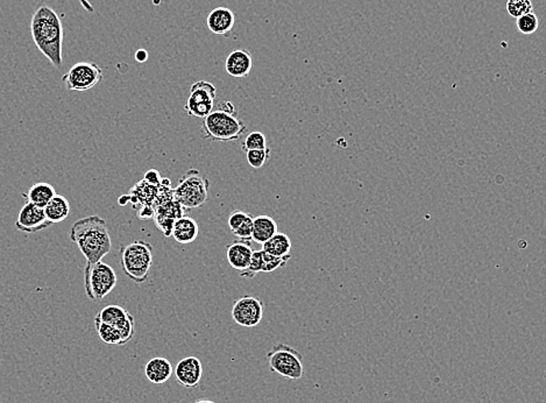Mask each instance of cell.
<instances>
[{"instance_id": "cell-28", "label": "cell", "mask_w": 546, "mask_h": 403, "mask_svg": "<svg viewBox=\"0 0 546 403\" xmlns=\"http://www.w3.org/2000/svg\"><path fill=\"white\" fill-rule=\"evenodd\" d=\"M245 153L246 159H247L249 166L254 168V170H260L268 161L271 154H272V150H271L269 147H266L263 150H247Z\"/></svg>"}, {"instance_id": "cell-31", "label": "cell", "mask_w": 546, "mask_h": 403, "mask_svg": "<svg viewBox=\"0 0 546 403\" xmlns=\"http://www.w3.org/2000/svg\"><path fill=\"white\" fill-rule=\"evenodd\" d=\"M267 147V139L266 136L261 132H252L249 133L244 140L243 150H263Z\"/></svg>"}, {"instance_id": "cell-25", "label": "cell", "mask_w": 546, "mask_h": 403, "mask_svg": "<svg viewBox=\"0 0 546 403\" xmlns=\"http://www.w3.org/2000/svg\"><path fill=\"white\" fill-rule=\"evenodd\" d=\"M262 250L274 257H291L290 238L288 237L287 234L278 232L269 241H266L265 244H262Z\"/></svg>"}, {"instance_id": "cell-3", "label": "cell", "mask_w": 546, "mask_h": 403, "mask_svg": "<svg viewBox=\"0 0 546 403\" xmlns=\"http://www.w3.org/2000/svg\"><path fill=\"white\" fill-rule=\"evenodd\" d=\"M120 265L124 274L133 282H146L153 265L152 245L147 241H134L121 246Z\"/></svg>"}, {"instance_id": "cell-4", "label": "cell", "mask_w": 546, "mask_h": 403, "mask_svg": "<svg viewBox=\"0 0 546 403\" xmlns=\"http://www.w3.org/2000/svg\"><path fill=\"white\" fill-rule=\"evenodd\" d=\"M210 182L200 170L191 168L181 179L178 186L173 189L174 199L185 210L200 208L207 201Z\"/></svg>"}, {"instance_id": "cell-14", "label": "cell", "mask_w": 546, "mask_h": 403, "mask_svg": "<svg viewBox=\"0 0 546 403\" xmlns=\"http://www.w3.org/2000/svg\"><path fill=\"white\" fill-rule=\"evenodd\" d=\"M175 377L182 387L194 388L198 386L203 377V365L197 357L189 355L178 361L174 370Z\"/></svg>"}, {"instance_id": "cell-21", "label": "cell", "mask_w": 546, "mask_h": 403, "mask_svg": "<svg viewBox=\"0 0 546 403\" xmlns=\"http://www.w3.org/2000/svg\"><path fill=\"white\" fill-rule=\"evenodd\" d=\"M278 233V224L269 216L253 218L252 241L256 244H265L274 234Z\"/></svg>"}, {"instance_id": "cell-34", "label": "cell", "mask_w": 546, "mask_h": 403, "mask_svg": "<svg viewBox=\"0 0 546 403\" xmlns=\"http://www.w3.org/2000/svg\"><path fill=\"white\" fill-rule=\"evenodd\" d=\"M154 208L152 204L143 205L139 211H138V218L140 219H153L154 217Z\"/></svg>"}, {"instance_id": "cell-5", "label": "cell", "mask_w": 546, "mask_h": 403, "mask_svg": "<svg viewBox=\"0 0 546 403\" xmlns=\"http://www.w3.org/2000/svg\"><path fill=\"white\" fill-rule=\"evenodd\" d=\"M202 130L204 137L214 143H231L243 137L247 127L238 116L217 110L204 118Z\"/></svg>"}, {"instance_id": "cell-33", "label": "cell", "mask_w": 546, "mask_h": 403, "mask_svg": "<svg viewBox=\"0 0 546 403\" xmlns=\"http://www.w3.org/2000/svg\"><path fill=\"white\" fill-rule=\"evenodd\" d=\"M143 180L145 181V182L149 183V184H152V186L158 187L160 186V183H161L162 179L158 170H149L145 172V176H143Z\"/></svg>"}, {"instance_id": "cell-23", "label": "cell", "mask_w": 546, "mask_h": 403, "mask_svg": "<svg viewBox=\"0 0 546 403\" xmlns=\"http://www.w3.org/2000/svg\"><path fill=\"white\" fill-rule=\"evenodd\" d=\"M56 195L55 189L52 184L45 182L36 183L34 186L31 187L27 194H23V197L27 199L28 203L45 208L48 204V202Z\"/></svg>"}, {"instance_id": "cell-12", "label": "cell", "mask_w": 546, "mask_h": 403, "mask_svg": "<svg viewBox=\"0 0 546 403\" xmlns=\"http://www.w3.org/2000/svg\"><path fill=\"white\" fill-rule=\"evenodd\" d=\"M52 225V223L45 217L43 208L36 206L28 202L20 210L16 221V230L25 233L43 231L50 228Z\"/></svg>"}, {"instance_id": "cell-19", "label": "cell", "mask_w": 546, "mask_h": 403, "mask_svg": "<svg viewBox=\"0 0 546 403\" xmlns=\"http://www.w3.org/2000/svg\"><path fill=\"white\" fill-rule=\"evenodd\" d=\"M198 233L200 230L197 221H195L194 218L183 216L175 221L172 236L178 244L187 245L194 243L197 239Z\"/></svg>"}, {"instance_id": "cell-30", "label": "cell", "mask_w": 546, "mask_h": 403, "mask_svg": "<svg viewBox=\"0 0 546 403\" xmlns=\"http://www.w3.org/2000/svg\"><path fill=\"white\" fill-rule=\"evenodd\" d=\"M533 3L531 0H508L507 12L513 18H520L524 14L533 12Z\"/></svg>"}, {"instance_id": "cell-16", "label": "cell", "mask_w": 546, "mask_h": 403, "mask_svg": "<svg viewBox=\"0 0 546 403\" xmlns=\"http://www.w3.org/2000/svg\"><path fill=\"white\" fill-rule=\"evenodd\" d=\"M207 27L217 35H227L236 25V14L227 7H217L207 19Z\"/></svg>"}, {"instance_id": "cell-8", "label": "cell", "mask_w": 546, "mask_h": 403, "mask_svg": "<svg viewBox=\"0 0 546 403\" xmlns=\"http://www.w3.org/2000/svg\"><path fill=\"white\" fill-rule=\"evenodd\" d=\"M103 79V70L96 63L78 62L62 77L69 92H87Z\"/></svg>"}, {"instance_id": "cell-20", "label": "cell", "mask_w": 546, "mask_h": 403, "mask_svg": "<svg viewBox=\"0 0 546 403\" xmlns=\"http://www.w3.org/2000/svg\"><path fill=\"white\" fill-rule=\"evenodd\" d=\"M253 218L249 212L236 210L231 214L227 224L236 238L252 241Z\"/></svg>"}, {"instance_id": "cell-9", "label": "cell", "mask_w": 546, "mask_h": 403, "mask_svg": "<svg viewBox=\"0 0 546 403\" xmlns=\"http://www.w3.org/2000/svg\"><path fill=\"white\" fill-rule=\"evenodd\" d=\"M217 89L210 82L198 81L191 85L185 111L190 117L205 118L214 111Z\"/></svg>"}, {"instance_id": "cell-26", "label": "cell", "mask_w": 546, "mask_h": 403, "mask_svg": "<svg viewBox=\"0 0 546 403\" xmlns=\"http://www.w3.org/2000/svg\"><path fill=\"white\" fill-rule=\"evenodd\" d=\"M94 328L97 330L99 338L105 343L110 345H123L121 343V335L118 331L116 326L102 322L99 319L94 317Z\"/></svg>"}, {"instance_id": "cell-32", "label": "cell", "mask_w": 546, "mask_h": 403, "mask_svg": "<svg viewBox=\"0 0 546 403\" xmlns=\"http://www.w3.org/2000/svg\"><path fill=\"white\" fill-rule=\"evenodd\" d=\"M153 221L155 223L156 228L165 234V237L172 236L173 228L176 221L170 218L160 217V216H154Z\"/></svg>"}, {"instance_id": "cell-18", "label": "cell", "mask_w": 546, "mask_h": 403, "mask_svg": "<svg viewBox=\"0 0 546 403\" xmlns=\"http://www.w3.org/2000/svg\"><path fill=\"white\" fill-rule=\"evenodd\" d=\"M173 372H174V368H173L172 363L167 358H153L145 366L146 377L152 384H165L172 377Z\"/></svg>"}, {"instance_id": "cell-6", "label": "cell", "mask_w": 546, "mask_h": 403, "mask_svg": "<svg viewBox=\"0 0 546 403\" xmlns=\"http://www.w3.org/2000/svg\"><path fill=\"white\" fill-rule=\"evenodd\" d=\"M116 274L110 265L103 261L87 263L84 267V289L87 299L99 302L116 288Z\"/></svg>"}, {"instance_id": "cell-36", "label": "cell", "mask_w": 546, "mask_h": 403, "mask_svg": "<svg viewBox=\"0 0 546 403\" xmlns=\"http://www.w3.org/2000/svg\"><path fill=\"white\" fill-rule=\"evenodd\" d=\"M136 60L139 63H145L148 60V53L146 49H139L136 53Z\"/></svg>"}, {"instance_id": "cell-15", "label": "cell", "mask_w": 546, "mask_h": 403, "mask_svg": "<svg viewBox=\"0 0 546 403\" xmlns=\"http://www.w3.org/2000/svg\"><path fill=\"white\" fill-rule=\"evenodd\" d=\"M252 245L251 241L236 239L232 244L226 246V260L233 270H243L249 268L253 257Z\"/></svg>"}, {"instance_id": "cell-1", "label": "cell", "mask_w": 546, "mask_h": 403, "mask_svg": "<svg viewBox=\"0 0 546 403\" xmlns=\"http://www.w3.org/2000/svg\"><path fill=\"white\" fill-rule=\"evenodd\" d=\"M31 34L43 55L49 60L55 68H61L63 62V26L60 16L52 7L40 6L36 9L31 20Z\"/></svg>"}, {"instance_id": "cell-17", "label": "cell", "mask_w": 546, "mask_h": 403, "mask_svg": "<svg viewBox=\"0 0 546 403\" xmlns=\"http://www.w3.org/2000/svg\"><path fill=\"white\" fill-rule=\"evenodd\" d=\"M253 59L251 53L245 49H236L227 56L225 70L232 77L244 78L252 72Z\"/></svg>"}, {"instance_id": "cell-27", "label": "cell", "mask_w": 546, "mask_h": 403, "mask_svg": "<svg viewBox=\"0 0 546 403\" xmlns=\"http://www.w3.org/2000/svg\"><path fill=\"white\" fill-rule=\"evenodd\" d=\"M154 216H160V217L170 218L174 221H178V218L183 217L185 216V209L182 208L178 202L175 199H170V201L165 202L162 204L158 205L154 208Z\"/></svg>"}, {"instance_id": "cell-13", "label": "cell", "mask_w": 546, "mask_h": 403, "mask_svg": "<svg viewBox=\"0 0 546 403\" xmlns=\"http://www.w3.org/2000/svg\"><path fill=\"white\" fill-rule=\"evenodd\" d=\"M291 257L278 258L263 250H254L252 260L247 270L240 272V277L252 279L259 273H272L288 264Z\"/></svg>"}, {"instance_id": "cell-7", "label": "cell", "mask_w": 546, "mask_h": 403, "mask_svg": "<svg viewBox=\"0 0 546 403\" xmlns=\"http://www.w3.org/2000/svg\"><path fill=\"white\" fill-rule=\"evenodd\" d=\"M267 359L271 371L285 379L297 381L304 375L303 355L289 345H275L267 353Z\"/></svg>"}, {"instance_id": "cell-2", "label": "cell", "mask_w": 546, "mask_h": 403, "mask_svg": "<svg viewBox=\"0 0 546 403\" xmlns=\"http://www.w3.org/2000/svg\"><path fill=\"white\" fill-rule=\"evenodd\" d=\"M70 241L77 245L89 264L102 261L112 248L107 221L99 216H87L72 224Z\"/></svg>"}, {"instance_id": "cell-37", "label": "cell", "mask_w": 546, "mask_h": 403, "mask_svg": "<svg viewBox=\"0 0 546 403\" xmlns=\"http://www.w3.org/2000/svg\"><path fill=\"white\" fill-rule=\"evenodd\" d=\"M129 202H130V196L129 195L121 196V197L119 199L120 205H126Z\"/></svg>"}, {"instance_id": "cell-10", "label": "cell", "mask_w": 546, "mask_h": 403, "mask_svg": "<svg viewBox=\"0 0 546 403\" xmlns=\"http://www.w3.org/2000/svg\"><path fill=\"white\" fill-rule=\"evenodd\" d=\"M265 304L256 296L245 295L233 304L232 319L236 324L244 328L259 326L263 319Z\"/></svg>"}, {"instance_id": "cell-35", "label": "cell", "mask_w": 546, "mask_h": 403, "mask_svg": "<svg viewBox=\"0 0 546 403\" xmlns=\"http://www.w3.org/2000/svg\"><path fill=\"white\" fill-rule=\"evenodd\" d=\"M220 110L226 112V114H232V116H238V110L233 104L232 101H224L220 104Z\"/></svg>"}, {"instance_id": "cell-11", "label": "cell", "mask_w": 546, "mask_h": 403, "mask_svg": "<svg viewBox=\"0 0 546 403\" xmlns=\"http://www.w3.org/2000/svg\"><path fill=\"white\" fill-rule=\"evenodd\" d=\"M96 319L116 326L121 335L123 345L127 344L134 337L136 333L134 317L126 309H124L123 307L116 306V304L105 307L98 312Z\"/></svg>"}, {"instance_id": "cell-24", "label": "cell", "mask_w": 546, "mask_h": 403, "mask_svg": "<svg viewBox=\"0 0 546 403\" xmlns=\"http://www.w3.org/2000/svg\"><path fill=\"white\" fill-rule=\"evenodd\" d=\"M158 187L152 186L149 183L145 182L143 180L136 183V186L131 188L130 202L134 206L136 204L149 205L153 204L158 196Z\"/></svg>"}, {"instance_id": "cell-22", "label": "cell", "mask_w": 546, "mask_h": 403, "mask_svg": "<svg viewBox=\"0 0 546 403\" xmlns=\"http://www.w3.org/2000/svg\"><path fill=\"white\" fill-rule=\"evenodd\" d=\"M45 215L52 224H56V223H61L68 218L69 214H70V204H69L68 199H65V196L58 195L56 194L50 201L48 202V204L45 205Z\"/></svg>"}, {"instance_id": "cell-29", "label": "cell", "mask_w": 546, "mask_h": 403, "mask_svg": "<svg viewBox=\"0 0 546 403\" xmlns=\"http://www.w3.org/2000/svg\"><path fill=\"white\" fill-rule=\"evenodd\" d=\"M516 25H518V30L520 31L524 35H531L533 33L537 32L538 27H540V20L538 16L533 12L530 13L524 14V16H520L516 19Z\"/></svg>"}, {"instance_id": "cell-38", "label": "cell", "mask_w": 546, "mask_h": 403, "mask_svg": "<svg viewBox=\"0 0 546 403\" xmlns=\"http://www.w3.org/2000/svg\"><path fill=\"white\" fill-rule=\"evenodd\" d=\"M194 403H216V402H214V401L205 400V399H203V400L195 401Z\"/></svg>"}]
</instances>
